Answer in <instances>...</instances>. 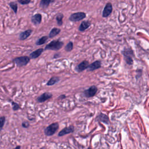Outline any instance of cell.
<instances>
[{
  "instance_id": "cell-1",
  "label": "cell",
  "mask_w": 149,
  "mask_h": 149,
  "mask_svg": "<svg viewBox=\"0 0 149 149\" xmlns=\"http://www.w3.org/2000/svg\"><path fill=\"white\" fill-rule=\"evenodd\" d=\"M63 45V41L59 40H54L51 41L49 44H48L44 48V50H52V51H58L62 48Z\"/></svg>"
},
{
  "instance_id": "cell-2",
  "label": "cell",
  "mask_w": 149,
  "mask_h": 149,
  "mask_svg": "<svg viewBox=\"0 0 149 149\" xmlns=\"http://www.w3.org/2000/svg\"><path fill=\"white\" fill-rule=\"evenodd\" d=\"M59 129V123L58 122H54L44 129V133L47 136H51L54 135Z\"/></svg>"
},
{
  "instance_id": "cell-3",
  "label": "cell",
  "mask_w": 149,
  "mask_h": 149,
  "mask_svg": "<svg viewBox=\"0 0 149 149\" xmlns=\"http://www.w3.org/2000/svg\"><path fill=\"white\" fill-rule=\"evenodd\" d=\"M30 61V58L27 56H22L15 58L12 61L18 67H22L27 65Z\"/></svg>"
},
{
  "instance_id": "cell-4",
  "label": "cell",
  "mask_w": 149,
  "mask_h": 149,
  "mask_svg": "<svg viewBox=\"0 0 149 149\" xmlns=\"http://www.w3.org/2000/svg\"><path fill=\"white\" fill-rule=\"evenodd\" d=\"M86 14L84 12H79L72 13L69 16V19L71 22H79L83 20L86 17Z\"/></svg>"
},
{
  "instance_id": "cell-5",
  "label": "cell",
  "mask_w": 149,
  "mask_h": 149,
  "mask_svg": "<svg viewBox=\"0 0 149 149\" xmlns=\"http://www.w3.org/2000/svg\"><path fill=\"white\" fill-rule=\"evenodd\" d=\"M97 87L95 86H92L90 87L88 89L85 90L83 91L84 95L87 98H90L95 95V94L97 92Z\"/></svg>"
},
{
  "instance_id": "cell-6",
  "label": "cell",
  "mask_w": 149,
  "mask_h": 149,
  "mask_svg": "<svg viewBox=\"0 0 149 149\" xmlns=\"http://www.w3.org/2000/svg\"><path fill=\"white\" fill-rule=\"evenodd\" d=\"M74 127L73 125H70L68 127H66L65 128H63V129H62L59 133L58 136L59 137H61L63 136H65L67 134H70L72 133L73 132H74Z\"/></svg>"
},
{
  "instance_id": "cell-7",
  "label": "cell",
  "mask_w": 149,
  "mask_h": 149,
  "mask_svg": "<svg viewBox=\"0 0 149 149\" xmlns=\"http://www.w3.org/2000/svg\"><path fill=\"white\" fill-rule=\"evenodd\" d=\"M89 63L87 61H83L81 62H80L78 65H77L75 68V70L76 71H77V72H83V70H86V69H87V68L89 66Z\"/></svg>"
},
{
  "instance_id": "cell-8",
  "label": "cell",
  "mask_w": 149,
  "mask_h": 149,
  "mask_svg": "<svg viewBox=\"0 0 149 149\" xmlns=\"http://www.w3.org/2000/svg\"><path fill=\"white\" fill-rule=\"evenodd\" d=\"M52 97V94L51 93L45 92L43 94H42L41 95L38 97L37 99V101L39 103H42L50 99Z\"/></svg>"
},
{
  "instance_id": "cell-9",
  "label": "cell",
  "mask_w": 149,
  "mask_h": 149,
  "mask_svg": "<svg viewBox=\"0 0 149 149\" xmlns=\"http://www.w3.org/2000/svg\"><path fill=\"white\" fill-rule=\"evenodd\" d=\"M112 11V5L110 2H108L105 6L104 10L102 11V17H108Z\"/></svg>"
},
{
  "instance_id": "cell-10",
  "label": "cell",
  "mask_w": 149,
  "mask_h": 149,
  "mask_svg": "<svg viewBox=\"0 0 149 149\" xmlns=\"http://www.w3.org/2000/svg\"><path fill=\"white\" fill-rule=\"evenodd\" d=\"M42 20V16L40 13H37L33 15L31 17V21L34 25L37 26L40 24Z\"/></svg>"
},
{
  "instance_id": "cell-11",
  "label": "cell",
  "mask_w": 149,
  "mask_h": 149,
  "mask_svg": "<svg viewBox=\"0 0 149 149\" xmlns=\"http://www.w3.org/2000/svg\"><path fill=\"white\" fill-rule=\"evenodd\" d=\"M44 49L43 48H38L34 51H33L32 52H31L29 55V57L30 58V59H36L37 58H38L44 52Z\"/></svg>"
},
{
  "instance_id": "cell-12",
  "label": "cell",
  "mask_w": 149,
  "mask_h": 149,
  "mask_svg": "<svg viewBox=\"0 0 149 149\" xmlns=\"http://www.w3.org/2000/svg\"><path fill=\"white\" fill-rule=\"evenodd\" d=\"M101 66V62L100 61H96L90 64L87 68L88 71H93L100 68Z\"/></svg>"
},
{
  "instance_id": "cell-13",
  "label": "cell",
  "mask_w": 149,
  "mask_h": 149,
  "mask_svg": "<svg viewBox=\"0 0 149 149\" xmlns=\"http://www.w3.org/2000/svg\"><path fill=\"white\" fill-rule=\"evenodd\" d=\"M32 31H33L32 30L28 29L24 31L21 32L19 34V39L20 40H24L27 39L31 34Z\"/></svg>"
},
{
  "instance_id": "cell-14",
  "label": "cell",
  "mask_w": 149,
  "mask_h": 149,
  "mask_svg": "<svg viewBox=\"0 0 149 149\" xmlns=\"http://www.w3.org/2000/svg\"><path fill=\"white\" fill-rule=\"evenodd\" d=\"M131 52H132V51L130 49L129 51L126 49V51H123V55L126 58V62L129 65H132L133 63V59L132 58V56L130 55Z\"/></svg>"
},
{
  "instance_id": "cell-15",
  "label": "cell",
  "mask_w": 149,
  "mask_h": 149,
  "mask_svg": "<svg viewBox=\"0 0 149 149\" xmlns=\"http://www.w3.org/2000/svg\"><path fill=\"white\" fill-rule=\"evenodd\" d=\"M90 25H91V23L88 20L83 21L79 27V30L80 31H84L86 29H87L90 26Z\"/></svg>"
},
{
  "instance_id": "cell-16",
  "label": "cell",
  "mask_w": 149,
  "mask_h": 149,
  "mask_svg": "<svg viewBox=\"0 0 149 149\" xmlns=\"http://www.w3.org/2000/svg\"><path fill=\"white\" fill-rule=\"evenodd\" d=\"M96 120H98L99 121H101L103 123H105L106 124L109 123V118L108 117L102 113H101L100 115L97 116L96 118Z\"/></svg>"
},
{
  "instance_id": "cell-17",
  "label": "cell",
  "mask_w": 149,
  "mask_h": 149,
  "mask_svg": "<svg viewBox=\"0 0 149 149\" xmlns=\"http://www.w3.org/2000/svg\"><path fill=\"white\" fill-rule=\"evenodd\" d=\"M60 81V77L58 76H53L50 78V79L47 81L46 85L47 86H52L55 84L56 83H58Z\"/></svg>"
},
{
  "instance_id": "cell-18",
  "label": "cell",
  "mask_w": 149,
  "mask_h": 149,
  "mask_svg": "<svg viewBox=\"0 0 149 149\" xmlns=\"http://www.w3.org/2000/svg\"><path fill=\"white\" fill-rule=\"evenodd\" d=\"M61 32V29L56 28V27H54L51 29L50 31L49 34H48V37L49 38H52L56 36H57L59 33Z\"/></svg>"
},
{
  "instance_id": "cell-19",
  "label": "cell",
  "mask_w": 149,
  "mask_h": 149,
  "mask_svg": "<svg viewBox=\"0 0 149 149\" xmlns=\"http://www.w3.org/2000/svg\"><path fill=\"white\" fill-rule=\"evenodd\" d=\"M55 0H41L39 6L42 8H47L50 3H53Z\"/></svg>"
},
{
  "instance_id": "cell-20",
  "label": "cell",
  "mask_w": 149,
  "mask_h": 149,
  "mask_svg": "<svg viewBox=\"0 0 149 149\" xmlns=\"http://www.w3.org/2000/svg\"><path fill=\"white\" fill-rule=\"evenodd\" d=\"M48 38H49L48 36H42V37H41V38H38V39L36 41V44L37 45H42V44H44V43L46 42V41L48 40Z\"/></svg>"
},
{
  "instance_id": "cell-21",
  "label": "cell",
  "mask_w": 149,
  "mask_h": 149,
  "mask_svg": "<svg viewBox=\"0 0 149 149\" xmlns=\"http://www.w3.org/2000/svg\"><path fill=\"white\" fill-rule=\"evenodd\" d=\"M63 17V15L62 13H58L56 16V20L57 22V24L59 26H61L63 24V21H62Z\"/></svg>"
},
{
  "instance_id": "cell-22",
  "label": "cell",
  "mask_w": 149,
  "mask_h": 149,
  "mask_svg": "<svg viewBox=\"0 0 149 149\" xmlns=\"http://www.w3.org/2000/svg\"><path fill=\"white\" fill-rule=\"evenodd\" d=\"M9 5L11 8V9L13 10L15 13L16 14L17 12V3H16L15 2H10L9 3Z\"/></svg>"
},
{
  "instance_id": "cell-23",
  "label": "cell",
  "mask_w": 149,
  "mask_h": 149,
  "mask_svg": "<svg viewBox=\"0 0 149 149\" xmlns=\"http://www.w3.org/2000/svg\"><path fill=\"white\" fill-rule=\"evenodd\" d=\"M73 48V43L72 41H69L65 47V50L66 52H70Z\"/></svg>"
},
{
  "instance_id": "cell-24",
  "label": "cell",
  "mask_w": 149,
  "mask_h": 149,
  "mask_svg": "<svg viewBox=\"0 0 149 149\" xmlns=\"http://www.w3.org/2000/svg\"><path fill=\"white\" fill-rule=\"evenodd\" d=\"M10 103H11V104H12V109H13V111H17V110H19V109H20V105H19L17 102H14L13 101L10 100Z\"/></svg>"
},
{
  "instance_id": "cell-25",
  "label": "cell",
  "mask_w": 149,
  "mask_h": 149,
  "mask_svg": "<svg viewBox=\"0 0 149 149\" xmlns=\"http://www.w3.org/2000/svg\"><path fill=\"white\" fill-rule=\"evenodd\" d=\"M5 120H6V118L5 116H1L0 117V132H1L5 123Z\"/></svg>"
},
{
  "instance_id": "cell-26",
  "label": "cell",
  "mask_w": 149,
  "mask_h": 149,
  "mask_svg": "<svg viewBox=\"0 0 149 149\" xmlns=\"http://www.w3.org/2000/svg\"><path fill=\"white\" fill-rule=\"evenodd\" d=\"M17 1L22 5H26L29 4L31 2V0H17Z\"/></svg>"
},
{
  "instance_id": "cell-27",
  "label": "cell",
  "mask_w": 149,
  "mask_h": 149,
  "mask_svg": "<svg viewBox=\"0 0 149 149\" xmlns=\"http://www.w3.org/2000/svg\"><path fill=\"white\" fill-rule=\"evenodd\" d=\"M22 126L24 128H28L30 126V123L28 121H23L22 123Z\"/></svg>"
},
{
  "instance_id": "cell-28",
  "label": "cell",
  "mask_w": 149,
  "mask_h": 149,
  "mask_svg": "<svg viewBox=\"0 0 149 149\" xmlns=\"http://www.w3.org/2000/svg\"><path fill=\"white\" fill-rule=\"evenodd\" d=\"M66 98V95L64 94H62L61 95H59L58 98V100H62V99H65Z\"/></svg>"
},
{
  "instance_id": "cell-29",
  "label": "cell",
  "mask_w": 149,
  "mask_h": 149,
  "mask_svg": "<svg viewBox=\"0 0 149 149\" xmlns=\"http://www.w3.org/2000/svg\"><path fill=\"white\" fill-rule=\"evenodd\" d=\"M59 56H60V54H59V53H56L54 55L53 58H58V57H59Z\"/></svg>"
},
{
  "instance_id": "cell-30",
  "label": "cell",
  "mask_w": 149,
  "mask_h": 149,
  "mask_svg": "<svg viewBox=\"0 0 149 149\" xmlns=\"http://www.w3.org/2000/svg\"><path fill=\"white\" fill-rule=\"evenodd\" d=\"M21 148L20 146H16L15 147V148Z\"/></svg>"
}]
</instances>
